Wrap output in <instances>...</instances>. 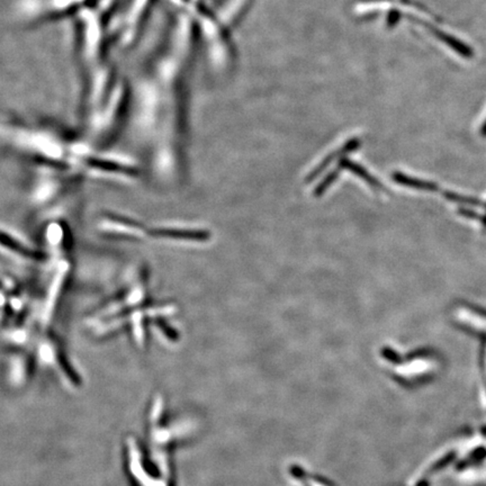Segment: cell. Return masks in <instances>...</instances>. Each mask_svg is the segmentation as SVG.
Wrapping results in <instances>:
<instances>
[{
	"mask_svg": "<svg viewBox=\"0 0 486 486\" xmlns=\"http://www.w3.org/2000/svg\"><path fill=\"white\" fill-rule=\"evenodd\" d=\"M436 33H437V35H438L439 39L440 40L444 41V42H446L448 46H452L455 51L459 52V53L461 54V55H464V57L466 58H471L472 57V50L471 48H467L465 44H463V43L459 42V41L456 40V39H454V37L450 36V35H446L444 34V33H439V32L436 31Z\"/></svg>",
	"mask_w": 486,
	"mask_h": 486,
	"instance_id": "obj_1",
	"label": "cell"
},
{
	"mask_svg": "<svg viewBox=\"0 0 486 486\" xmlns=\"http://www.w3.org/2000/svg\"><path fill=\"white\" fill-rule=\"evenodd\" d=\"M342 166L346 167V168L351 169V171H353V173L358 175V176L363 177L367 182H370V185L379 186V184H378L370 174H367L366 171L361 168L360 166L355 165L353 162H347V163H344Z\"/></svg>",
	"mask_w": 486,
	"mask_h": 486,
	"instance_id": "obj_2",
	"label": "cell"
},
{
	"mask_svg": "<svg viewBox=\"0 0 486 486\" xmlns=\"http://www.w3.org/2000/svg\"><path fill=\"white\" fill-rule=\"evenodd\" d=\"M482 134H483L484 137H486V121L483 126H482Z\"/></svg>",
	"mask_w": 486,
	"mask_h": 486,
	"instance_id": "obj_3",
	"label": "cell"
}]
</instances>
